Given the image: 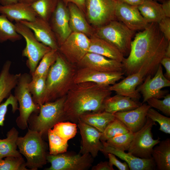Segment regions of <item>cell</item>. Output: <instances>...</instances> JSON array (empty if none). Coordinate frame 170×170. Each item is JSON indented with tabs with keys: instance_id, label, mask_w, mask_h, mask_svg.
I'll list each match as a JSON object with an SVG mask.
<instances>
[{
	"instance_id": "8fae6325",
	"label": "cell",
	"mask_w": 170,
	"mask_h": 170,
	"mask_svg": "<svg viewBox=\"0 0 170 170\" xmlns=\"http://www.w3.org/2000/svg\"><path fill=\"white\" fill-rule=\"evenodd\" d=\"M89 38L84 34L72 32L59 46V51L71 64L77 65L88 53Z\"/></svg>"
},
{
	"instance_id": "83f0119b",
	"label": "cell",
	"mask_w": 170,
	"mask_h": 170,
	"mask_svg": "<svg viewBox=\"0 0 170 170\" xmlns=\"http://www.w3.org/2000/svg\"><path fill=\"white\" fill-rule=\"evenodd\" d=\"M156 168L158 170H170V139L160 141L155 146L152 153Z\"/></svg>"
},
{
	"instance_id": "9a60e30c",
	"label": "cell",
	"mask_w": 170,
	"mask_h": 170,
	"mask_svg": "<svg viewBox=\"0 0 170 170\" xmlns=\"http://www.w3.org/2000/svg\"><path fill=\"white\" fill-rule=\"evenodd\" d=\"M123 71L105 72L87 67L78 68L74 83L91 82L104 86H110L122 78Z\"/></svg>"
},
{
	"instance_id": "d6a6232c",
	"label": "cell",
	"mask_w": 170,
	"mask_h": 170,
	"mask_svg": "<svg viewBox=\"0 0 170 170\" xmlns=\"http://www.w3.org/2000/svg\"><path fill=\"white\" fill-rule=\"evenodd\" d=\"M147 124V120L144 127L138 131L135 132H129L112 137L105 142L108 144L116 149L123 151L128 150L131 143L144 129Z\"/></svg>"
},
{
	"instance_id": "7a4b0ae2",
	"label": "cell",
	"mask_w": 170,
	"mask_h": 170,
	"mask_svg": "<svg viewBox=\"0 0 170 170\" xmlns=\"http://www.w3.org/2000/svg\"><path fill=\"white\" fill-rule=\"evenodd\" d=\"M110 86L91 82L74 83L66 95L64 110L67 120L77 124L80 117L104 111L105 100L110 96Z\"/></svg>"
},
{
	"instance_id": "c3c4849f",
	"label": "cell",
	"mask_w": 170,
	"mask_h": 170,
	"mask_svg": "<svg viewBox=\"0 0 170 170\" xmlns=\"http://www.w3.org/2000/svg\"><path fill=\"white\" fill-rule=\"evenodd\" d=\"M92 170H114L113 166L109 162H101L96 165L92 167Z\"/></svg>"
},
{
	"instance_id": "ac0fdd59",
	"label": "cell",
	"mask_w": 170,
	"mask_h": 170,
	"mask_svg": "<svg viewBox=\"0 0 170 170\" xmlns=\"http://www.w3.org/2000/svg\"><path fill=\"white\" fill-rule=\"evenodd\" d=\"M76 66L105 72L123 71L122 62L92 53H87Z\"/></svg>"
},
{
	"instance_id": "681fc988",
	"label": "cell",
	"mask_w": 170,
	"mask_h": 170,
	"mask_svg": "<svg viewBox=\"0 0 170 170\" xmlns=\"http://www.w3.org/2000/svg\"><path fill=\"white\" fill-rule=\"evenodd\" d=\"M161 6L165 17L170 18V0L163 1Z\"/></svg>"
},
{
	"instance_id": "f1b7e54d",
	"label": "cell",
	"mask_w": 170,
	"mask_h": 170,
	"mask_svg": "<svg viewBox=\"0 0 170 170\" xmlns=\"http://www.w3.org/2000/svg\"><path fill=\"white\" fill-rule=\"evenodd\" d=\"M115 118L113 114L103 111L84 114L79 119L102 133L108 125Z\"/></svg>"
},
{
	"instance_id": "277c9868",
	"label": "cell",
	"mask_w": 170,
	"mask_h": 170,
	"mask_svg": "<svg viewBox=\"0 0 170 170\" xmlns=\"http://www.w3.org/2000/svg\"><path fill=\"white\" fill-rule=\"evenodd\" d=\"M43 138L39 133L28 128L24 136L18 138V148L20 153L25 157L29 170H37L47 163L48 147Z\"/></svg>"
},
{
	"instance_id": "d4e9b609",
	"label": "cell",
	"mask_w": 170,
	"mask_h": 170,
	"mask_svg": "<svg viewBox=\"0 0 170 170\" xmlns=\"http://www.w3.org/2000/svg\"><path fill=\"white\" fill-rule=\"evenodd\" d=\"M89 39L88 52L99 54L122 63L124 61L125 58L123 55L109 42L94 34L90 37Z\"/></svg>"
},
{
	"instance_id": "74e56055",
	"label": "cell",
	"mask_w": 170,
	"mask_h": 170,
	"mask_svg": "<svg viewBox=\"0 0 170 170\" xmlns=\"http://www.w3.org/2000/svg\"><path fill=\"white\" fill-rule=\"evenodd\" d=\"M49 142V154L55 155L66 152L68 147V141L57 135L52 130L47 133Z\"/></svg>"
},
{
	"instance_id": "603a6c76",
	"label": "cell",
	"mask_w": 170,
	"mask_h": 170,
	"mask_svg": "<svg viewBox=\"0 0 170 170\" xmlns=\"http://www.w3.org/2000/svg\"><path fill=\"white\" fill-rule=\"evenodd\" d=\"M0 13L11 22H31L37 17L31 4L19 2L6 6L0 5Z\"/></svg>"
},
{
	"instance_id": "5b68a950",
	"label": "cell",
	"mask_w": 170,
	"mask_h": 170,
	"mask_svg": "<svg viewBox=\"0 0 170 170\" xmlns=\"http://www.w3.org/2000/svg\"><path fill=\"white\" fill-rule=\"evenodd\" d=\"M65 98L66 95L40 105L38 113H32L29 118V128L39 133L43 138L56 124L67 121L64 110Z\"/></svg>"
},
{
	"instance_id": "ab89813d",
	"label": "cell",
	"mask_w": 170,
	"mask_h": 170,
	"mask_svg": "<svg viewBox=\"0 0 170 170\" xmlns=\"http://www.w3.org/2000/svg\"><path fill=\"white\" fill-rule=\"evenodd\" d=\"M22 156H9L0 159V170H28Z\"/></svg>"
},
{
	"instance_id": "db71d44e",
	"label": "cell",
	"mask_w": 170,
	"mask_h": 170,
	"mask_svg": "<svg viewBox=\"0 0 170 170\" xmlns=\"http://www.w3.org/2000/svg\"><path fill=\"white\" fill-rule=\"evenodd\" d=\"M37 0H18V2L31 4Z\"/></svg>"
},
{
	"instance_id": "ffe728a7",
	"label": "cell",
	"mask_w": 170,
	"mask_h": 170,
	"mask_svg": "<svg viewBox=\"0 0 170 170\" xmlns=\"http://www.w3.org/2000/svg\"><path fill=\"white\" fill-rule=\"evenodd\" d=\"M150 108L148 104L143 103L134 109L113 114L125 124L130 132H135L141 129L145 124L147 113Z\"/></svg>"
},
{
	"instance_id": "52a82bcc",
	"label": "cell",
	"mask_w": 170,
	"mask_h": 170,
	"mask_svg": "<svg viewBox=\"0 0 170 170\" xmlns=\"http://www.w3.org/2000/svg\"><path fill=\"white\" fill-rule=\"evenodd\" d=\"M134 31L116 20L96 28L94 34L109 42L124 56L129 54Z\"/></svg>"
},
{
	"instance_id": "11a10c76",
	"label": "cell",
	"mask_w": 170,
	"mask_h": 170,
	"mask_svg": "<svg viewBox=\"0 0 170 170\" xmlns=\"http://www.w3.org/2000/svg\"><path fill=\"white\" fill-rule=\"evenodd\" d=\"M154 0V1H163L165 0Z\"/></svg>"
},
{
	"instance_id": "8992f818",
	"label": "cell",
	"mask_w": 170,
	"mask_h": 170,
	"mask_svg": "<svg viewBox=\"0 0 170 170\" xmlns=\"http://www.w3.org/2000/svg\"><path fill=\"white\" fill-rule=\"evenodd\" d=\"M31 79V75L21 74L14 88V96L19 105V115L16 120V123L18 127L22 130L28 128L30 116L32 113H38L40 109V106L34 102L29 90L28 84Z\"/></svg>"
},
{
	"instance_id": "816d5d0a",
	"label": "cell",
	"mask_w": 170,
	"mask_h": 170,
	"mask_svg": "<svg viewBox=\"0 0 170 170\" xmlns=\"http://www.w3.org/2000/svg\"><path fill=\"white\" fill-rule=\"evenodd\" d=\"M18 2V0H0L1 5L6 6Z\"/></svg>"
},
{
	"instance_id": "e0dca14e",
	"label": "cell",
	"mask_w": 170,
	"mask_h": 170,
	"mask_svg": "<svg viewBox=\"0 0 170 170\" xmlns=\"http://www.w3.org/2000/svg\"><path fill=\"white\" fill-rule=\"evenodd\" d=\"M116 19L131 30H142L149 24L139 12L138 6L128 5L118 0L115 10Z\"/></svg>"
},
{
	"instance_id": "f35d334b",
	"label": "cell",
	"mask_w": 170,
	"mask_h": 170,
	"mask_svg": "<svg viewBox=\"0 0 170 170\" xmlns=\"http://www.w3.org/2000/svg\"><path fill=\"white\" fill-rule=\"evenodd\" d=\"M77 126L76 123L63 121L54 125L52 130L59 136L68 141L76 135Z\"/></svg>"
},
{
	"instance_id": "2e32d148",
	"label": "cell",
	"mask_w": 170,
	"mask_h": 170,
	"mask_svg": "<svg viewBox=\"0 0 170 170\" xmlns=\"http://www.w3.org/2000/svg\"><path fill=\"white\" fill-rule=\"evenodd\" d=\"M77 124L82 138L79 153L82 154L89 153L93 158L96 157L99 152H102L103 148L100 140L102 133L80 119Z\"/></svg>"
},
{
	"instance_id": "4dcf8cb0",
	"label": "cell",
	"mask_w": 170,
	"mask_h": 170,
	"mask_svg": "<svg viewBox=\"0 0 170 170\" xmlns=\"http://www.w3.org/2000/svg\"><path fill=\"white\" fill-rule=\"evenodd\" d=\"M19 134L18 130L13 127L7 132L6 138L0 139V159L9 156H22L17 150V141Z\"/></svg>"
},
{
	"instance_id": "b9f144b4",
	"label": "cell",
	"mask_w": 170,
	"mask_h": 170,
	"mask_svg": "<svg viewBox=\"0 0 170 170\" xmlns=\"http://www.w3.org/2000/svg\"><path fill=\"white\" fill-rule=\"evenodd\" d=\"M163 100L151 98L146 102L151 107L156 108L167 116H170V94H166Z\"/></svg>"
},
{
	"instance_id": "4fadbf2b",
	"label": "cell",
	"mask_w": 170,
	"mask_h": 170,
	"mask_svg": "<svg viewBox=\"0 0 170 170\" xmlns=\"http://www.w3.org/2000/svg\"><path fill=\"white\" fill-rule=\"evenodd\" d=\"M170 86V80L164 76L162 65L160 64L154 76L152 77L151 75L147 76L144 82L137 89L142 94L143 103H144L151 98L158 99L163 98L167 92L162 89Z\"/></svg>"
},
{
	"instance_id": "836d02e7",
	"label": "cell",
	"mask_w": 170,
	"mask_h": 170,
	"mask_svg": "<svg viewBox=\"0 0 170 170\" xmlns=\"http://www.w3.org/2000/svg\"><path fill=\"white\" fill-rule=\"evenodd\" d=\"M13 24L4 15H0V43L8 40L14 42L22 38Z\"/></svg>"
},
{
	"instance_id": "ee69618b",
	"label": "cell",
	"mask_w": 170,
	"mask_h": 170,
	"mask_svg": "<svg viewBox=\"0 0 170 170\" xmlns=\"http://www.w3.org/2000/svg\"><path fill=\"white\" fill-rule=\"evenodd\" d=\"M160 31L166 39L170 41V18L165 17L158 23Z\"/></svg>"
},
{
	"instance_id": "8d00e7d4",
	"label": "cell",
	"mask_w": 170,
	"mask_h": 170,
	"mask_svg": "<svg viewBox=\"0 0 170 170\" xmlns=\"http://www.w3.org/2000/svg\"><path fill=\"white\" fill-rule=\"evenodd\" d=\"M129 132L125 124L116 118L108 125L102 133L100 140L101 142H105L112 137Z\"/></svg>"
},
{
	"instance_id": "f5cc1de1",
	"label": "cell",
	"mask_w": 170,
	"mask_h": 170,
	"mask_svg": "<svg viewBox=\"0 0 170 170\" xmlns=\"http://www.w3.org/2000/svg\"><path fill=\"white\" fill-rule=\"evenodd\" d=\"M165 56L170 58V41H168L166 47Z\"/></svg>"
},
{
	"instance_id": "6da1fadb",
	"label": "cell",
	"mask_w": 170,
	"mask_h": 170,
	"mask_svg": "<svg viewBox=\"0 0 170 170\" xmlns=\"http://www.w3.org/2000/svg\"><path fill=\"white\" fill-rule=\"evenodd\" d=\"M168 42L158 23H149L132 40L129 55L122 63L124 74L128 76L142 71L146 76L151 75L165 56Z\"/></svg>"
},
{
	"instance_id": "d590c367",
	"label": "cell",
	"mask_w": 170,
	"mask_h": 170,
	"mask_svg": "<svg viewBox=\"0 0 170 170\" xmlns=\"http://www.w3.org/2000/svg\"><path fill=\"white\" fill-rule=\"evenodd\" d=\"M58 50L52 49L46 53L41 60L31 77L47 76L51 67L55 63L58 55Z\"/></svg>"
},
{
	"instance_id": "30bf717a",
	"label": "cell",
	"mask_w": 170,
	"mask_h": 170,
	"mask_svg": "<svg viewBox=\"0 0 170 170\" xmlns=\"http://www.w3.org/2000/svg\"><path fill=\"white\" fill-rule=\"evenodd\" d=\"M93 157L89 153L71 154L66 152L55 155L48 153L47 162L51 164L46 170H86L92 166Z\"/></svg>"
},
{
	"instance_id": "7402d4cb",
	"label": "cell",
	"mask_w": 170,
	"mask_h": 170,
	"mask_svg": "<svg viewBox=\"0 0 170 170\" xmlns=\"http://www.w3.org/2000/svg\"><path fill=\"white\" fill-rule=\"evenodd\" d=\"M103 148L102 152L107 154H112L124 161L130 170H153L156 169L152 158L144 159L135 156L125 151L116 149L108 144L106 142H102Z\"/></svg>"
},
{
	"instance_id": "f6af8a7d",
	"label": "cell",
	"mask_w": 170,
	"mask_h": 170,
	"mask_svg": "<svg viewBox=\"0 0 170 170\" xmlns=\"http://www.w3.org/2000/svg\"><path fill=\"white\" fill-rule=\"evenodd\" d=\"M107 155L109 159V162L112 166L114 165L119 170H129L128 166L126 162H122L116 157V156L110 153H107Z\"/></svg>"
},
{
	"instance_id": "5bb4252c",
	"label": "cell",
	"mask_w": 170,
	"mask_h": 170,
	"mask_svg": "<svg viewBox=\"0 0 170 170\" xmlns=\"http://www.w3.org/2000/svg\"><path fill=\"white\" fill-rule=\"evenodd\" d=\"M49 21V23L59 47L72 32L69 26V13L67 6L61 0H57Z\"/></svg>"
},
{
	"instance_id": "4316f807",
	"label": "cell",
	"mask_w": 170,
	"mask_h": 170,
	"mask_svg": "<svg viewBox=\"0 0 170 170\" xmlns=\"http://www.w3.org/2000/svg\"><path fill=\"white\" fill-rule=\"evenodd\" d=\"M11 62L7 60L4 64L0 73V104L7 98L15 87L21 73L11 74L10 69Z\"/></svg>"
},
{
	"instance_id": "3957f363",
	"label": "cell",
	"mask_w": 170,
	"mask_h": 170,
	"mask_svg": "<svg viewBox=\"0 0 170 170\" xmlns=\"http://www.w3.org/2000/svg\"><path fill=\"white\" fill-rule=\"evenodd\" d=\"M78 67L69 62L59 51L50 68L46 82L45 103L65 96L74 83Z\"/></svg>"
},
{
	"instance_id": "e575fe53",
	"label": "cell",
	"mask_w": 170,
	"mask_h": 170,
	"mask_svg": "<svg viewBox=\"0 0 170 170\" xmlns=\"http://www.w3.org/2000/svg\"><path fill=\"white\" fill-rule=\"evenodd\" d=\"M57 2V0H37L31 5L37 16L48 21Z\"/></svg>"
},
{
	"instance_id": "9c48e42d",
	"label": "cell",
	"mask_w": 170,
	"mask_h": 170,
	"mask_svg": "<svg viewBox=\"0 0 170 170\" xmlns=\"http://www.w3.org/2000/svg\"><path fill=\"white\" fill-rule=\"evenodd\" d=\"M118 0H86V11L88 22L96 28L116 20Z\"/></svg>"
},
{
	"instance_id": "7bdbcfd3",
	"label": "cell",
	"mask_w": 170,
	"mask_h": 170,
	"mask_svg": "<svg viewBox=\"0 0 170 170\" xmlns=\"http://www.w3.org/2000/svg\"><path fill=\"white\" fill-rule=\"evenodd\" d=\"M10 105L12 106V111L13 113L18 110L17 100L14 96L11 94L5 102L0 104V126H4L8 107Z\"/></svg>"
},
{
	"instance_id": "484cf974",
	"label": "cell",
	"mask_w": 170,
	"mask_h": 170,
	"mask_svg": "<svg viewBox=\"0 0 170 170\" xmlns=\"http://www.w3.org/2000/svg\"><path fill=\"white\" fill-rule=\"evenodd\" d=\"M141 104L138 101L129 97L116 94L113 96L108 97L105 100L104 111L114 114L134 109Z\"/></svg>"
},
{
	"instance_id": "bcb514c9",
	"label": "cell",
	"mask_w": 170,
	"mask_h": 170,
	"mask_svg": "<svg viewBox=\"0 0 170 170\" xmlns=\"http://www.w3.org/2000/svg\"><path fill=\"white\" fill-rule=\"evenodd\" d=\"M66 5L69 3H73L77 6L83 13H85L86 0H60Z\"/></svg>"
},
{
	"instance_id": "60d3db41",
	"label": "cell",
	"mask_w": 170,
	"mask_h": 170,
	"mask_svg": "<svg viewBox=\"0 0 170 170\" xmlns=\"http://www.w3.org/2000/svg\"><path fill=\"white\" fill-rule=\"evenodd\" d=\"M147 117L159 123V130L166 134H170V118L162 115L151 107L149 110Z\"/></svg>"
},
{
	"instance_id": "7c38bea8",
	"label": "cell",
	"mask_w": 170,
	"mask_h": 170,
	"mask_svg": "<svg viewBox=\"0 0 170 170\" xmlns=\"http://www.w3.org/2000/svg\"><path fill=\"white\" fill-rule=\"evenodd\" d=\"M147 126L130 144L128 153L135 156L144 159L152 158V153L154 147L160 142V138H153L151 129L156 122L147 117Z\"/></svg>"
},
{
	"instance_id": "cb8c5ba5",
	"label": "cell",
	"mask_w": 170,
	"mask_h": 170,
	"mask_svg": "<svg viewBox=\"0 0 170 170\" xmlns=\"http://www.w3.org/2000/svg\"><path fill=\"white\" fill-rule=\"evenodd\" d=\"M67 7L69 13V26L72 32L82 33L88 37L94 35L95 29L89 24L83 12L73 3H68Z\"/></svg>"
},
{
	"instance_id": "7dc6e473",
	"label": "cell",
	"mask_w": 170,
	"mask_h": 170,
	"mask_svg": "<svg viewBox=\"0 0 170 170\" xmlns=\"http://www.w3.org/2000/svg\"><path fill=\"white\" fill-rule=\"evenodd\" d=\"M160 64L164 67L166 72L164 76L170 80V58L164 56L161 60Z\"/></svg>"
},
{
	"instance_id": "f907efd6",
	"label": "cell",
	"mask_w": 170,
	"mask_h": 170,
	"mask_svg": "<svg viewBox=\"0 0 170 170\" xmlns=\"http://www.w3.org/2000/svg\"><path fill=\"white\" fill-rule=\"evenodd\" d=\"M128 5L138 6L141 4L144 0H119Z\"/></svg>"
},
{
	"instance_id": "d6986e66",
	"label": "cell",
	"mask_w": 170,
	"mask_h": 170,
	"mask_svg": "<svg viewBox=\"0 0 170 170\" xmlns=\"http://www.w3.org/2000/svg\"><path fill=\"white\" fill-rule=\"evenodd\" d=\"M29 28L40 42L52 49L58 50L57 39L48 21L37 16L33 21L20 22Z\"/></svg>"
},
{
	"instance_id": "f546056e",
	"label": "cell",
	"mask_w": 170,
	"mask_h": 170,
	"mask_svg": "<svg viewBox=\"0 0 170 170\" xmlns=\"http://www.w3.org/2000/svg\"><path fill=\"white\" fill-rule=\"evenodd\" d=\"M138 8L142 15L148 23H158L165 17L161 4L156 1L144 0Z\"/></svg>"
},
{
	"instance_id": "44dd1931",
	"label": "cell",
	"mask_w": 170,
	"mask_h": 170,
	"mask_svg": "<svg viewBox=\"0 0 170 170\" xmlns=\"http://www.w3.org/2000/svg\"><path fill=\"white\" fill-rule=\"evenodd\" d=\"M146 76L144 72L139 71L127 76L119 82L110 86V89L117 94L128 97L138 101L140 95L137 87L142 83Z\"/></svg>"
},
{
	"instance_id": "1f68e13d",
	"label": "cell",
	"mask_w": 170,
	"mask_h": 170,
	"mask_svg": "<svg viewBox=\"0 0 170 170\" xmlns=\"http://www.w3.org/2000/svg\"><path fill=\"white\" fill-rule=\"evenodd\" d=\"M47 77H31L28 84L29 90L34 102L39 106L45 103Z\"/></svg>"
},
{
	"instance_id": "ba28073f",
	"label": "cell",
	"mask_w": 170,
	"mask_h": 170,
	"mask_svg": "<svg viewBox=\"0 0 170 170\" xmlns=\"http://www.w3.org/2000/svg\"><path fill=\"white\" fill-rule=\"evenodd\" d=\"M17 32L26 41V46L22 51V55L27 58L26 65L31 75L35 71L39 61L43 56L52 49L38 41L32 31L20 22L14 24Z\"/></svg>"
}]
</instances>
